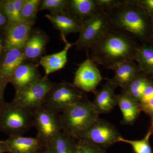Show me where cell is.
Returning <instances> with one entry per match:
<instances>
[{"label": "cell", "instance_id": "cell-16", "mask_svg": "<svg viewBox=\"0 0 153 153\" xmlns=\"http://www.w3.org/2000/svg\"><path fill=\"white\" fill-rule=\"evenodd\" d=\"M26 61L23 49H7L0 62V80H6L9 83L15 70Z\"/></svg>", "mask_w": 153, "mask_h": 153}, {"label": "cell", "instance_id": "cell-9", "mask_svg": "<svg viewBox=\"0 0 153 153\" xmlns=\"http://www.w3.org/2000/svg\"><path fill=\"white\" fill-rule=\"evenodd\" d=\"M121 137L114 126L99 119L88 129L80 134L76 139L91 143L103 149L118 142Z\"/></svg>", "mask_w": 153, "mask_h": 153}, {"label": "cell", "instance_id": "cell-31", "mask_svg": "<svg viewBox=\"0 0 153 153\" xmlns=\"http://www.w3.org/2000/svg\"><path fill=\"white\" fill-rule=\"evenodd\" d=\"M13 1L14 7V22H22L21 11L25 0H13Z\"/></svg>", "mask_w": 153, "mask_h": 153}, {"label": "cell", "instance_id": "cell-30", "mask_svg": "<svg viewBox=\"0 0 153 153\" xmlns=\"http://www.w3.org/2000/svg\"><path fill=\"white\" fill-rule=\"evenodd\" d=\"M99 8L109 11L116 7L122 3L123 0H96Z\"/></svg>", "mask_w": 153, "mask_h": 153}, {"label": "cell", "instance_id": "cell-8", "mask_svg": "<svg viewBox=\"0 0 153 153\" xmlns=\"http://www.w3.org/2000/svg\"><path fill=\"white\" fill-rule=\"evenodd\" d=\"M33 126L36 137L47 144L62 132L60 114L43 105L33 112Z\"/></svg>", "mask_w": 153, "mask_h": 153}, {"label": "cell", "instance_id": "cell-11", "mask_svg": "<svg viewBox=\"0 0 153 153\" xmlns=\"http://www.w3.org/2000/svg\"><path fill=\"white\" fill-rule=\"evenodd\" d=\"M35 23L25 21L9 23L4 33L7 50L23 49Z\"/></svg>", "mask_w": 153, "mask_h": 153}, {"label": "cell", "instance_id": "cell-27", "mask_svg": "<svg viewBox=\"0 0 153 153\" xmlns=\"http://www.w3.org/2000/svg\"><path fill=\"white\" fill-rule=\"evenodd\" d=\"M151 134L152 131L150 130L143 139L139 140H126L121 137L118 142H122L130 145L135 153H152L149 142Z\"/></svg>", "mask_w": 153, "mask_h": 153}, {"label": "cell", "instance_id": "cell-17", "mask_svg": "<svg viewBox=\"0 0 153 153\" xmlns=\"http://www.w3.org/2000/svg\"><path fill=\"white\" fill-rule=\"evenodd\" d=\"M45 17L50 22L53 27L60 31L64 42L66 37L71 33H79L82 28V23L67 13L53 15L46 14Z\"/></svg>", "mask_w": 153, "mask_h": 153}, {"label": "cell", "instance_id": "cell-33", "mask_svg": "<svg viewBox=\"0 0 153 153\" xmlns=\"http://www.w3.org/2000/svg\"><path fill=\"white\" fill-rule=\"evenodd\" d=\"M137 1L144 9L147 13L153 16V0Z\"/></svg>", "mask_w": 153, "mask_h": 153}, {"label": "cell", "instance_id": "cell-14", "mask_svg": "<svg viewBox=\"0 0 153 153\" xmlns=\"http://www.w3.org/2000/svg\"><path fill=\"white\" fill-rule=\"evenodd\" d=\"M1 141L10 153H37L44 145L47 144L37 137H25L22 135L9 136L7 139Z\"/></svg>", "mask_w": 153, "mask_h": 153}, {"label": "cell", "instance_id": "cell-20", "mask_svg": "<svg viewBox=\"0 0 153 153\" xmlns=\"http://www.w3.org/2000/svg\"><path fill=\"white\" fill-rule=\"evenodd\" d=\"M99 10L96 0H69L67 13L82 23Z\"/></svg>", "mask_w": 153, "mask_h": 153}, {"label": "cell", "instance_id": "cell-37", "mask_svg": "<svg viewBox=\"0 0 153 153\" xmlns=\"http://www.w3.org/2000/svg\"><path fill=\"white\" fill-rule=\"evenodd\" d=\"M141 106L146 112L153 114V98L146 103L142 104Z\"/></svg>", "mask_w": 153, "mask_h": 153}, {"label": "cell", "instance_id": "cell-15", "mask_svg": "<svg viewBox=\"0 0 153 153\" xmlns=\"http://www.w3.org/2000/svg\"><path fill=\"white\" fill-rule=\"evenodd\" d=\"M117 86L110 79H107L101 90L96 94L93 103L99 114L109 112L117 104L115 89Z\"/></svg>", "mask_w": 153, "mask_h": 153}, {"label": "cell", "instance_id": "cell-3", "mask_svg": "<svg viewBox=\"0 0 153 153\" xmlns=\"http://www.w3.org/2000/svg\"><path fill=\"white\" fill-rule=\"evenodd\" d=\"M99 115L92 102L83 99L60 114L62 131L76 139L99 119Z\"/></svg>", "mask_w": 153, "mask_h": 153}, {"label": "cell", "instance_id": "cell-26", "mask_svg": "<svg viewBox=\"0 0 153 153\" xmlns=\"http://www.w3.org/2000/svg\"><path fill=\"white\" fill-rule=\"evenodd\" d=\"M41 2V0H25L21 11L22 21L36 22Z\"/></svg>", "mask_w": 153, "mask_h": 153}, {"label": "cell", "instance_id": "cell-40", "mask_svg": "<svg viewBox=\"0 0 153 153\" xmlns=\"http://www.w3.org/2000/svg\"><path fill=\"white\" fill-rule=\"evenodd\" d=\"M74 153H83V151L78 142L76 143V147L74 150Z\"/></svg>", "mask_w": 153, "mask_h": 153}, {"label": "cell", "instance_id": "cell-12", "mask_svg": "<svg viewBox=\"0 0 153 153\" xmlns=\"http://www.w3.org/2000/svg\"><path fill=\"white\" fill-rule=\"evenodd\" d=\"M38 63L26 61L17 68L9 81V83L13 86L16 92L41 79L42 76L38 70Z\"/></svg>", "mask_w": 153, "mask_h": 153}, {"label": "cell", "instance_id": "cell-25", "mask_svg": "<svg viewBox=\"0 0 153 153\" xmlns=\"http://www.w3.org/2000/svg\"><path fill=\"white\" fill-rule=\"evenodd\" d=\"M69 0H43L39 11H49L53 15L67 13Z\"/></svg>", "mask_w": 153, "mask_h": 153}, {"label": "cell", "instance_id": "cell-24", "mask_svg": "<svg viewBox=\"0 0 153 153\" xmlns=\"http://www.w3.org/2000/svg\"><path fill=\"white\" fill-rule=\"evenodd\" d=\"M150 82L138 74L123 89L132 98L140 101L146 87Z\"/></svg>", "mask_w": 153, "mask_h": 153}, {"label": "cell", "instance_id": "cell-35", "mask_svg": "<svg viewBox=\"0 0 153 153\" xmlns=\"http://www.w3.org/2000/svg\"><path fill=\"white\" fill-rule=\"evenodd\" d=\"M7 50L4 34L0 33V62L1 61Z\"/></svg>", "mask_w": 153, "mask_h": 153}, {"label": "cell", "instance_id": "cell-1", "mask_svg": "<svg viewBox=\"0 0 153 153\" xmlns=\"http://www.w3.org/2000/svg\"><path fill=\"white\" fill-rule=\"evenodd\" d=\"M138 48L131 35L112 27L91 47L88 57L97 66L111 70L119 62L135 60Z\"/></svg>", "mask_w": 153, "mask_h": 153}, {"label": "cell", "instance_id": "cell-4", "mask_svg": "<svg viewBox=\"0 0 153 153\" xmlns=\"http://www.w3.org/2000/svg\"><path fill=\"white\" fill-rule=\"evenodd\" d=\"M33 126V113L12 101L0 105V131L22 135Z\"/></svg>", "mask_w": 153, "mask_h": 153}, {"label": "cell", "instance_id": "cell-39", "mask_svg": "<svg viewBox=\"0 0 153 153\" xmlns=\"http://www.w3.org/2000/svg\"><path fill=\"white\" fill-rule=\"evenodd\" d=\"M8 152L7 149L0 141V153Z\"/></svg>", "mask_w": 153, "mask_h": 153}, {"label": "cell", "instance_id": "cell-5", "mask_svg": "<svg viewBox=\"0 0 153 153\" xmlns=\"http://www.w3.org/2000/svg\"><path fill=\"white\" fill-rule=\"evenodd\" d=\"M106 11L100 9L82 22V28L77 41L74 43L76 49L88 52L112 28Z\"/></svg>", "mask_w": 153, "mask_h": 153}, {"label": "cell", "instance_id": "cell-2", "mask_svg": "<svg viewBox=\"0 0 153 153\" xmlns=\"http://www.w3.org/2000/svg\"><path fill=\"white\" fill-rule=\"evenodd\" d=\"M106 12L113 28L140 40L148 36L149 31L148 14L137 1L123 0L119 6Z\"/></svg>", "mask_w": 153, "mask_h": 153}, {"label": "cell", "instance_id": "cell-6", "mask_svg": "<svg viewBox=\"0 0 153 153\" xmlns=\"http://www.w3.org/2000/svg\"><path fill=\"white\" fill-rule=\"evenodd\" d=\"M84 98L83 91L73 84L62 81L54 83L43 105L60 114Z\"/></svg>", "mask_w": 153, "mask_h": 153}, {"label": "cell", "instance_id": "cell-19", "mask_svg": "<svg viewBox=\"0 0 153 153\" xmlns=\"http://www.w3.org/2000/svg\"><path fill=\"white\" fill-rule=\"evenodd\" d=\"M111 70L114 75L111 80L123 89L138 74L140 68L133 60H126L117 63Z\"/></svg>", "mask_w": 153, "mask_h": 153}, {"label": "cell", "instance_id": "cell-32", "mask_svg": "<svg viewBox=\"0 0 153 153\" xmlns=\"http://www.w3.org/2000/svg\"><path fill=\"white\" fill-rule=\"evenodd\" d=\"M153 98V85L149 83L145 89L140 101L141 105L144 104Z\"/></svg>", "mask_w": 153, "mask_h": 153}, {"label": "cell", "instance_id": "cell-41", "mask_svg": "<svg viewBox=\"0 0 153 153\" xmlns=\"http://www.w3.org/2000/svg\"><path fill=\"white\" fill-rule=\"evenodd\" d=\"M152 126L153 131V120L152 122Z\"/></svg>", "mask_w": 153, "mask_h": 153}, {"label": "cell", "instance_id": "cell-23", "mask_svg": "<svg viewBox=\"0 0 153 153\" xmlns=\"http://www.w3.org/2000/svg\"><path fill=\"white\" fill-rule=\"evenodd\" d=\"M140 70L147 72H153V47L143 45L139 47L136 59Z\"/></svg>", "mask_w": 153, "mask_h": 153}, {"label": "cell", "instance_id": "cell-29", "mask_svg": "<svg viewBox=\"0 0 153 153\" xmlns=\"http://www.w3.org/2000/svg\"><path fill=\"white\" fill-rule=\"evenodd\" d=\"M83 153H105L104 149L85 141L78 140Z\"/></svg>", "mask_w": 153, "mask_h": 153}, {"label": "cell", "instance_id": "cell-13", "mask_svg": "<svg viewBox=\"0 0 153 153\" xmlns=\"http://www.w3.org/2000/svg\"><path fill=\"white\" fill-rule=\"evenodd\" d=\"M49 38L41 29H33L25 43L23 52L26 61L36 63L46 51Z\"/></svg>", "mask_w": 153, "mask_h": 153}, {"label": "cell", "instance_id": "cell-22", "mask_svg": "<svg viewBox=\"0 0 153 153\" xmlns=\"http://www.w3.org/2000/svg\"><path fill=\"white\" fill-rule=\"evenodd\" d=\"M74 140L62 131L47 144L53 153H74L76 144Z\"/></svg>", "mask_w": 153, "mask_h": 153}, {"label": "cell", "instance_id": "cell-28", "mask_svg": "<svg viewBox=\"0 0 153 153\" xmlns=\"http://www.w3.org/2000/svg\"><path fill=\"white\" fill-rule=\"evenodd\" d=\"M0 6L8 19L10 23H14V7L13 0L0 1Z\"/></svg>", "mask_w": 153, "mask_h": 153}, {"label": "cell", "instance_id": "cell-36", "mask_svg": "<svg viewBox=\"0 0 153 153\" xmlns=\"http://www.w3.org/2000/svg\"><path fill=\"white\" fill-rule=\"evenodd\" d=\"M9 82L6 80H0V105L4 102V93L6 86Z\"/></svg>", "mask_w": 153, "mask_h": 153}, {"label": "cell", "instance_id": "cell-18", "mask_svg": "<svg viewBox=\"0 0 153 153\" xmlns=\"http://www.w3.org/2000/svg\"><path fill=\"white\" fill-rule=\"evenodd\" d=\"M74 45V43H69L67 41L62 51L41 57L39 63L44 68L45 75L48 76L65 67L68 61V51Z\"/></svg>", "mask_w": 153, "mask_h": 153}, {"label": "cell", "instance_id": "cell-34", "mask_svg": "<svg viewBox=\"0 0 153 153\" xmlns=\"http://www.w3.org/2000/svg\"><path fill=\"white\" fill-rule=\"evenodd\" d=\"M10 22L7 17L0 6V33H4Z\"/></svg>", "mask_w": 153, "mask_h": 153}, {"label": "cell", "instance_id": "cell-10", "mask_svg": "<svg viewBox=\"0 0 153 153\" xmlns=\"http://www.w3.org/2000/svg\"><path fill=\"white\" fill-rule=\"evenodd\" d=\"M102 79L97 65L88 56L76 69L73 84L82 91L95 92L97 87Z\"/></svg>", "mask_w": 153, "mask_h": 153}, {"label": "cell", "instance_id": "cell-7", "mask_svg": "<svg viewBox=\"0 0 153 153\" xmlns=\"http://www.w3.org/2000/svg\"><path fill=\"white\" fill-rule=\"evenodd\" d=\"M54 82L45 75L27 87L16 92L13 101L33 113L43 106Z\"/></svg>", "mask_w": 153, "mask_h": 153}, {"label": "cell", "instance_id": "cell-21", "mask_svg": "<svg viewBox=\"0 0 153 153\" xmlns=\"http://www.w3.org/2000/svg\"><path fill=\"white\" fill-rule=\"evenodd\" d=\"M117 104L123 115V121L126 124H130L135 120L139 113L137 101L123 91L117 96Z\"/></svg>", "mask_w": 153, "mask_h": 153}, {"label": "cell", "instance_id": "cell-38", "mask_svg": "<svg viewBox=\"0 0 153 153\" xmlns=\"http://www.w3.org/2000/svg\"><path fill=\"white\" fill-rule=\"evenodd\" d=\"M37 153H53L48 144H45Z\"/></svg>", "mask_w": 153, "mask_h": 153}]
</instances>
